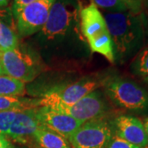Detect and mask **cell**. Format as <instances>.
Segmentation results:
<instances>
[{"mask_svg": "<svg viewBox=\"0 0 148 148\" xmlns=\"http://www.w3.org/2000/svg\"><path fill=\"white\" fill-rule=\"evenodd\" d=\"M81 0H56L43 28L33 39L36 50L47 64L80 62L90 49L81 28Z\"/></svg>", "mask_w": 148, "mask_h": 148, "instance_id": "1", "label": "cell"}, {"mask_svg": "<svg viewBox=\"0 0 148 148\" xmlns=\"http://www.w3.org/2000/svg\"><path fill=\"white\" fill-rule=\"evenodd\" d=\"M104 16L114 45V61L123 64L143 47L147 16L130 10L106 12Z\"/></svg>", "mask_w": 148, "mask_h": 148, "instance_id": "2", "label": "cell"}, {"mask_svg": "<svg viewBox=\"0 0 148 148\" xmlns=\"http://www.w3.org/2000/svg\"><path fill=\"white\" fill-rule=\"evenodd\" d=\"M102 86L106 97L122 110L133 112L148 110V92L132 80L115 75L107 76Z\"/></svg>", "mask_w": 148, "mask_h": 148, "instance_id": "3", "label": "cell"}, {"mask_svg": "<svg viewBox=\"0 0 148 148\" xmlns=\"http://www.w3.org/2000/svg\"><path fill=\"white\" fill-rule=\"evenodd\" d=\"M81 28L90 51L114 63V45L106 20L93 3L82 8Z\"/></svg>", "mask_w": 148, "mask_h": 148, "instance_id": "4", "label": "cell"}, {"mask_svg": "<svg viewBox=\"0 0 148 148\" xmlns=\"http://www.w3.org/2000/svg\"><path fill=\"white\" fill-rule=\"evenodd\" d=\"M106 77L86 76L76 82L70 81L49 90L38 99H32V107L70 106L103 84Z\"/></svg>", "mask_w": 148, "mask_h": 148, "instance_id": "5", "label": "cell"}, {"mask_svg": "<svg viewBox=\"0 0 148 148\" xmlns=\"http://www.w3.org/2000/svg\"><path fill=\"white\" fill-rule=\"evenodd\" d=\"M0 65L6 76L22 82H32L41 72L40 61L20 48L1 50Z\"/></svg>", "mask_w": 148, "mask_h": 148, "instance_id": "6", "label": "cell"}, {"mask_svg": "<svg viewBox=\"0 0 148 148\" xmlns=\"http://www.w3.org/2000/svg\"><path fill=\"white\" fill-rule=\"evenodd\" d=\"M50 108L65 113L83 123L95 119H107L111 110L106 95L99 88L92 90L72 106Z\"/></svg>", "mask_w": 148, "mask_h": 148, "instance_id": "7", "label": "cell"}, {"mask_svg": "<svg viewBox=\"0 0 148 148\" xmlns=\"http://www.w3.org/2000/svg\"><path fill=\"white\" fill-rule=\"evenodd\" d=\"M114 133L107 119L84 123L69 138L72 148H107Z\"/></svg>", "mask_w": 148, "mask_h": 148, "instance_id": "8", "label": "cell"}, {"mask_svg": "<svg viewBox=\"0 0 148 148\" xmlns=\"http://www.w3.org/2000/svg\"><path fill=\"white\" fill-rule=\"evenodd\" d=\"M55 1L36 0L21 9L15 16L18 34L21 37H27L40 32L46 23Z\"/></svg>", "mask_w": 148, "mask_h": 148, "instance_id": "9", "label": "cell"}, {"mask_svg": "<svg viewBox=\"0 0 148 148\" xmlns=\"http://www.w3.org/2000/svg\"><path fill=\"white\" fill-rule=\"evenodd\" d=\"M36 109L37 107H35L16 111L6 137L21 144L28 145L32 142L34 143V133L40 127H44L37 117Z\"/></svg>", "mask_w": 148, "mask_h": 148, "instance_id": "10", "label": "cell"}, {"mask_svg": "<svg viewBox=\"0 0 148 148\" xmlns=\"http://www.w3.org/2000/svg\"><path fill=\"white\" fill-rule=\"evenodd\" d=\"M114 136L142 148L148 147V137L143 123L131 115H119L110 120Z\"/></svg>", "mask_w": 148, "mask_h": 148, "instance_id": "11", "label": "cell"}, {"mask_svg": "<svg viewBox=\"0 0 148 148\" xmlns=\"http://www.w3.org/2000/svg\"><path fill=\"white\" fill-rule=\"evenodd\" d=\"M36 113L42 126L57 132L66 139H69L83 124L73 117L50 107H37Z\"/></svg>", "mask_w": 148, "mask_h": 148, "instance_id": "12", "label": "cell"}, {"mask_svg": "<svg viewBox=\"0 0 148 148\" xmlns=\"http://www.w3.org/2000/svg\"><path fill=\"white\" fill-rule=\"evenodd\" d=\"M33 141L40 148H72L68 139L45 127L34 133Z\"/></svg>", "mask_w": 148, "mask_h": 148, "instance_id": "13", "label": "cell"}, {"mask_svg": "<svg viewBox=\"0 0 148 148\" xmlns=\"http://www.w3.org/2000/svg\"><path fill=\"white\" fill-rule=\"evenodd\" d=\"M26 93V85L19 80L3 75L0 76V95L21 96Z\"/></svg>", "mask_w": 148, "mask_h": 148, "instance_id": "14", "label": "cell"}, {"mask_svg": "<svg viewBox=\"0 0 148 148\" xmlns=\"http://www.w3.org/2000/svg\"><path fill=\"white\" fill-rule=\"evenodd\" d=\"M19 47V40L13 27L8 21L0 20V50L14 49Z\"/></svg>", "mask_w": 148, "mask_h": 148, "instance_id": "15", "label": "cell"}, {"mask_svg": "<svg viewBox=\"0 0 148 148\" xmlns=\"http://www.w3.org/2000/svg\"><path fill=\"white\" fill-rule=\"evenodd\" d=\"M29 108H34L32 106V99L21 98L20 96L0 95V112L20 111Z\"/></svg>", "mask_w": 148, "mask_h": 148, "instance_id": "16", "label": "cell"}, {"mask_svg": "<svg viewBox=\"0 0 148 148\" xmlns=\"http://www.w3.org/2000/svg\"><path fill=\"white\" fill-rule=\"evenodd\" d=\"M131 70L134 75L148 83V47L143 49L136 56L131 64Z\"/></svg>", "mask_w": 148, "mask_h": 148, "instance_id": "17", "label": "cell"}, {"mask_svg": "<svg viewBox=\"0 0 148 148\" xmlns=\"http://www.w3.org/2000/svg\"><path fill=\"white\" fill-rule=\"evenodd\" d=\"M92 3L97 8L109 12H122L128 10L121 0H92Z\"/></svg>", "mask_w": 148, "mask_h": 148, "instance_id": "18", "label": "cell"}, {"mask_svg": "<svg viewBox=\"0 0 148 148\" xmlns=\"http://www.w3.org/2000/svg\"><path fill=\"white\" fill-rule=\"evenodd\" d=\"M16 111H3L0 112V134L7 136L11 124L13 121Z\"/></svg>", "mask_w": 148, "mask_h": 148, "instance_id": "19", "label": "cell"}, {"mask_svg": "<svg viewBox=\"0 0 148 148\" xmlns=\"http://www.w3.org/2000/svg\"><path fill=\"white\" fill-rule=\"evenodd\" d=\"M107 148H142L138 147L136 145H133L132 143H128L127 141L119 138L117 136H113L111 138L110 144Z\"/></svg>", "mask_w": 148, "mask_h": 148, "instance_id": "20", "label": "cell"}, {"mask_svg": "<svg viewBox=\"0 0 148 148\" xmlns=\"http://www.w3.org/2000/svg\"><path fill=\"white\" fill-rule=\"evenodd\" d=\"M35 1L36 0H14L12 7V16H14V18L20 12L21 9H23L26 6Z\"/></svg>", "mask_w": 148, "mask_h": 148, "instance_id": "21", "label": "cell"}, {"mask_svg": "<svg viewBox=\"0 0 148 148\" xmlns=\"http://www.w3.org/2000/svg\"><path fill=\"white\" fill-rule=\"evenodd\" d=\"M126 5L127 9L134 12H140L143 8V1L142 0H121Z\"/></svg>", "mask_w": 148, "mask_h": 148, "instance_id": "22", "label": "cell"}, {"mask_svg": "<svg viewBox=\"0 0 148 148\" xmlns=\"http://www.w3.org/2000/svg\"><path fill=\"white\" fill-rule=\"evenodd\" d=\"M0 148H14L5 135L0 134Z\"/></svg>", "mask_w": 148, "mask_h": 148, "instance_id": "23", "label": "cell"}, {"mask_svg": "<svg viewBox=\"0 0 148 148\" xmlns=\"http://www.w3.org/2000/svg\"><path fill=\"white\" fill-rule=\"evenodd\" d=\"M10 0H0V8H4L8 4Z\"/></svg>", "mask_w": 148, "mask_h": 148, "instance_id": "24", "label": "cell"}, {"mask_svg": "<svg viewBox=\"0 0 148 148\" xmlns=\"http://www.w3.org/2000/svg\"><path fill=\"white\" fill-rule=\"evenodd\" d=\"M143 125H144V127H145V130H146V132H147V135L148 137V118H147L145 120H144V123H143Z\"/></svg>", "mask_w": 148, "mask_h": 148, "instance_id": "25", "label": "cell"}, {"mask_svg": "<svg viewBox=\"0 0 148 148\" xmlns=\"http://www.w3.org/2000/svg\"><path fill=\"white\" fill-rule=\"evenodd\" d=\"M3 75H4V73H3V69H2V67H1V65H0V76H3Z\"/></svg>", "mask_w": 148, "mask_h": 148, "instance_id": "26", "label": "cell"}, {"mask_svg": "<svg viewBox=\"0 0 148 148\" xmlns=\"http://www.w3.org/2000/svg\"><path fill=\"white\" fill-rule=\"evenodd\" d=\"M146 31L148 32V17H147V23H146Z\"/></svg>", "mask_w": 148, "mask_h": 148, "instance_id": "27", "label": "cell"}, {"mask_svg": "<svg viewBox=\"0 0 148 148\" xmlns=\"http://www.w3.org/2000/svg\"><path fill=\"white\" fill-rule=\"evenodd\" d=\"M147 9H148V0H147Z\"/></svg>", "mask_w": 148, "mask_h": 148, "instance_id": "28", "label": "cell"}, {"mask_svg": "<svg viewBox=\"0 0 148 148\" xmlns=\"http://www.w3.org/2000/svg\"><path fill=\"white\" fill-rule=\"evenodd\" d=\"M147 148H148V147H147Z\"/></svg>", "mask_w": 148, "mask_h": 148, "instance_id": "29", "label": "cell"}, {"mask_svg": "<svg viewBox=\"0 0 148 148\" xmlns=\"http://www.w3.org/2000/svg\"><path fill=\"white\" fill-rule=\"evenodd\" d=\"M142 1H143V0H142Z\"/></svg>", "mask_w": 148, "mask_h": 148, "instance_id": "30", "label": "cell"}]
</instances>
